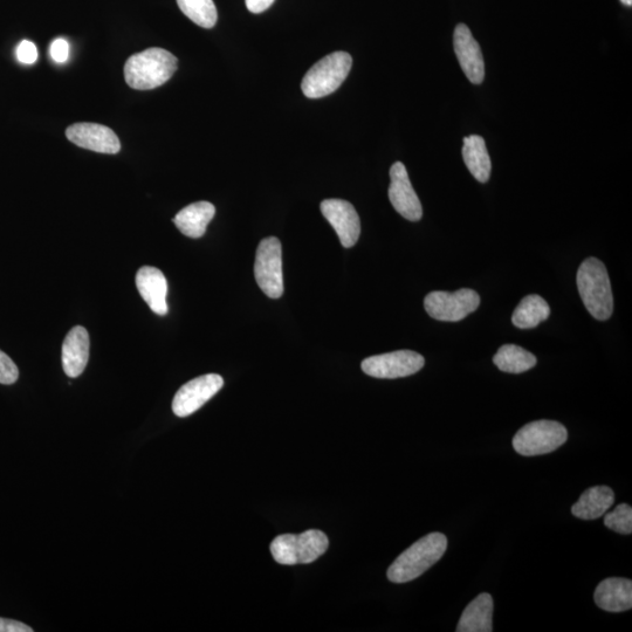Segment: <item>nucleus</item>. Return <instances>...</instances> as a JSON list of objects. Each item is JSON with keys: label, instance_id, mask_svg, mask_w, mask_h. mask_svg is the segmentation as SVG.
I'll return each mask as SVG.
<instances>
[{"label": "nucleus", "instance_id": "1", "mask_svg": "<svg viewBox=\"0 0 632 632\" xmlns=\"http://www.w3.org/2000/svg\"><path fill=\"white\" fill-rule=\"evenodd\" d=\"M448 539L442 533H430L404 551L388 569V579L394 583L414 581L443 558Z\"/></svg>", "mask_w": 632, "mask_h": 632}, {"label": "nucleus", "instance_id": "2", "mask_svg": "<svg viewBox=\"0 0 632 632\" xmlns=\"http://www.w3.org/2000/svg\"><path fill=\"white\" fill-rule=\"evenodd\" d=\"M177 58L163 48L134 54L125 65L127 84L137 91H150L170 80L177 71Z\"/></svg>", "mask_w": 632, "mask_h": 632}, {"label": "nucleus", "instance_id": "3", "mask_svg": "<svg viewBox=\"0 0 632 632\" xmlns=\"http://www.w3.org/2000/svg\"><path fill=\"white\" fill-rule=\"evenodd\" d=\"M576 283L590 315L600 321L610 319L614 298L606 265L596 258L586 259L577 271Z\"/></svg>", "mask_w": 632, "mask_h": 632}, {"label": "nucleus", "instance_id": "4", "mask_svg": "<svg viewBox=\"0 0 632 632\" xmlns=\"http://www.w3.org/2000/svg\"><path fill=\"white\" fill-rule=\"evenodd\" d=\"M353 59L346 52H334L321 59L301 82L302 93L309 99L324 98L338 89L352 70Z\"/></svg>", "mask_w": 632, "mask_h": 632}, {"label": "nucleus", "instance_id": "5", "mask_svg": "<svg viewBox=\"0 0 632 632\" xmlns=\"http://www.w3.org/2000/svg\"><path fill=\"white\" fill-rule=\"evenodd\" d=\"M329 540L324 532L309 530L301 534L279 535L271 544L273 559L280 565L312 563L327 552Z\"/></svg>", "mask_w": 632, "mask_h": 632}, {"label": "nucleus", "instance_id": "6", "mask_svg": "<svg viewBox=\"0 0 632 632\" xmlns=\"http://www.w3.org/2000/svg\"><path fill=\"white\" fill-rule=\"evenodd\" d=\"M567 439L568 431L561 423L542 419L521 428L513 438V448L521 456H541L558 450Z\"/></svg>", "mask_w": 632, "mask_h": 632}, {"label": "nucleus", "instance_id": "7", "mask_svg": "<svg viewBox=\"0 0 632 632\" xmlns=\"http://www.w3.org/2000/svg\"><path fill=\"white\" fill-rule=\"evenodd\" d=\"M254 278L267 297H283V250L278 238L269 237L261 240L254 263Z\"/></svg>", "mask_w": 632, "mask_h": 632}, {"label": "nucleus", "instance_id": "8", "mask_svg": "<svg viewBox=\"0 0 632 632\" xmlns=\"http://www.w3.org/2000/svg\"><path fill=\"white\" fill-rule=\"evenodd\" d=\"M480 305V297L470 288H462L457 292H431L424 299L425 311L432 319L446 322H457L476 312Z\"/></svg>", "mask_w": 632, "mask_h": 632}, {"label": "nucleus", "instance_id": "9", "mask_svg": "<svg viewBox=\"0 0 632 632\" xmlns=\"http://www.w3.org/2000/svg\"><path fill=\"white\" fill-rule=\"evenodd\" d=\"M425 360L421 354L412 350L370 356L361 364L363 373L375 379H401L414 375L424 367Z\"/></svg>", "mask_w": 632, "mask_h": 632}, {"label": "nucleus", "instance_id": "10", "mask_svg": "<svg viewBox=\"0 0 632 632\" xmlns=\"http://www.w3.org/2000/svg\"><path fill=\"white\" fill-rule=\"evenodd\" d=\"M223 387V377L218 374L199 376L197 379L185 383L174 397V414L182 418L194 414Z\"/></svg>", "mask_w": 632, "mask_h": 632}, {"label": "nucleus", "instance_id": "11", "mask_svg": "<svg viewBox=\"0 0 632 632\" xmlns=\"http://www.w3.org/2000/svg\"><path fill=\"white\" fill-rule=\"evenodd\" d=\"M389 199L394 209L410 222L421 221L423 208L416 194L407 168L402 162H396L390 169Z\"/></svg>", "mask_w": 632, "mask_h": 632}, {"label": "nucleus", "instance_id": "12", "mask_svg": "<svg viewBox=\"0 0 632 632\" xmlns=\"http://www.w3.org/2000/svg\"><path fill=\"white\" fill-rule=\"evenodd\" d=\"M320 209L338 233L342 246L350 249L356 245L361 235V222L354 206L343 199H326Z\"/></svg>", "mask_w": 632, "mask_h": 632}, {"label": "nucleus", "instance_id": "13", "mask_svg": "<svg viewBox=\"0 0 632 632\" xmlns=\"http://www.w3.org/2000/svg\"><path fill=\"white\" fill-rule=\"evenodd\" d=\"M67 139L75 146L101 154H118L121 143L111 128L96 123H75L66 130Z\"/></svg>", "mask_w": 632, "mask_h": 632}, {"label": "nucleus", "instance_id": "14", "mask_svg": "<svg viewBox=\"0 0 632 632\" xmlns=\"http://www.w3.org/2000/svg\"><path fill=\"white\" fill-rule=\"evenodd\" d=\"M453 47L466 78L472 84L480 85L485 79V63L478 41L464 24H459L453 34Z\"/></svg>", "mask_w": 632, "mask_h": 632}, {"label": "nucleus", "instance_id": "15", "mask_svg": "<svg viewBox=\"0 0 632 632\" xmlns=\"http://www.w3.org/2000/svg\"><path fill=\"white\" fill-rule=\"evenodd\" d=\"M136 286L151 311L160 316L168 314V283L161 270L151 266L141 267L136 274Z\"/></svg>", "mask_w": 632, "mask_h": 632}, {"label": "nucleus", "instance_id": "16", "mask_svg": "<svg viewBox=\"0 0 632 632\" xmlns=\"http://www.w3.org/2000/svg\"><path fill=\"white\" fill-rule=\"evenodd\" d=\"M596 606L609 613H622L632 607V582L622 577H610L597 586L594 595Z\"/></svg>", "mask_w": 632, "mask_h": 632}, {"label": "nucleus", "instance_id": "17", "mask_svg": "<svg viewBox=\"0 0 632 632\" xmlns=\"http://www.w3.org/2000/svg\"><path fill=\"white\" fill-rule=\"evenodd\" d=\"M89 359V335L86 328L77 326L67 334L63 345V367L68 377H79L85 372Z\"/></svg>", "mask_w": 632, "mask_h": 632}, {"label": "nucleus", "instance_id": "18", "mask_svg": "<svg viewBox=\"0 0 632 632\" xmlns=\"http://www.w3.org/2000/svg\"><path fill=\"white\" fill-rule=\"evenodd\" d=\"M216 208L209 202H197L184 208L174 218L177 229L189 238H201L214 219Z\"/></svg>", "mask_w": 632, "mask_h": 632}, {"label": "nucleus", "instance_id": "19", "mask_svg": "<svg viewBox=\"0 0 632 632\" xmlns=\"http://www.w3.org/2000/svg\"><path fill=\"white\" fill-rule=\"evenodd\" d=\"M493 608L492 596L487 593L480 594L465 608L457 632L493 631Z\"/></svg>", "mask_w": 632, "mask_h": 632}, {"label": "nucleus", "instance_id": "20", "mask_svg": "<svg viewBox=\"0 0 632 632\" xmlns=\"http://www.w3.org/2000/svg\"><path fill=\"white\" fill-rule=\"evenodd\" d=\"M615 503V493L608 486L590 487L583 492L579 501L572 507V513L582 520H595L602 517Z\"/></svg>", "mask_w": 632, "mask_h": 632}, {"label": "nucleus", "instance_id": "21", "mask_svg": "<svg viewBox=\"0 0 632 632\" xmlns=\"http://www.w3.org/2000/svg\"><path fill=\"white\" fill-rule=\"evenodd\" d=\"M463 158L467 169L480 183L489 182L491 176V158L482 136L471 135L463 140Z\"/></svg>", "mask_w": 632, "mask_h": 632}, {"label": "nucleus", "instance_id": "22", "mask_svg": "<svg viewBox=\"0 0 632 632\" xmlns=\"http://www.w3.org/2000/svg\"><path fill=\"white\" fill-rule=\"evenodd\" d=\"M551 315V307L540 295H527L522 299L512 316L515 327L520 329H531L538 327L541 322L546 321Z\"/></svg>", "mask_w": 632, "mask_h": 632}, {"label": "nucleus", "instance_id": "23", "mask_svg": "<svg viewBox=\"0 0 632 632\" xmlns=\"http://www.w3.org/2000/svg\"><path fill=\"white\" fill-rule=\"evenodd\" d=\"M493 362L501 372L521 374L537 366V357L517 345H505L494 355Z\"/></svg>", "mask_w": 632, "mask_h": 632}, {"label": "nucleus", "instance_id": "24", "mask_svg": "<svg viewBox=\"0 0 632 632\" xmlns=\"http://www.w3.org/2000/svg\"><path fill=\"white\" fill-rule=\"evenodd\" d=\"M178 8L191 22L212 29L217 23L218 13L214 0H177Z\"/></svg>", "mask_w": 632, "mask_h": 632}, {"label": "nucleus", "instance_id": "25", "mask_svg": "<svg viewBox=\"0 0 632 632\" xmlns=\"http://www.w3.org/2000/svg\"><path fill=\"white\" fill-rule=\"evenodd\" d=\"M604 525L616 533L629 535L632 532V508L628 504L618 505L613 512L604 514Z\"/></svg>", "mask_w": 632, "mask_h": 632}, {"label": "nucleus", "instance_id": "26", "mask_svg": "<svg viewBox=\"0 0 632 632\" xmlns=\"http://www.w3.org/2000/svg\"><path fill=\"white\" fill-rule=\"evenodd\" d=\"M19 377V370L16 363L10 359V356L6 355L0 350V384L16 383Z\"/></svg>", "mask_w": 632, "mask_h": 632}, {"label": "nucleus", "instance_id": "27", "mask_svg": "<svg viewBox=\"0 0 632 632\" xmlns=\"http://www.w3.org/2000/svg\"><path fill=\"white\" fill-rule=\"evenodd\" d=\"M17 59L19 63L25 65H32L36 63L38 59L37 46L29 40H23L17 47Z\"/></svg>", "mask_w": 632, "mask_h": 632}, {"label": "nucleus", "instance_id": "28", "mask_svg": "<svg viewBox=\"0 0 632 632\" xmlns=\"http://www.w3.org/2000/svg\"><path fill=\"white\" fill-rule=\"evenodd\" d=\"M50 56L57 64H64L70 58V44L65 39H56L50 47Z\"/></svg>", "mask_w": 632, "mask_h": 632}, {"label": "nucleus", "instance_id": "29", "mask_svg": "<svg viewBox=\"0 0 632 632\" xmlns=\"http://www.w3.org/2000/svg\"><path fill=\"white\" fill-rule=\"evenodd\" d=\"M33 629L22 622L0 618V632H32Z\"/></svg>", "mask_w": 632, "mask_h": 632}, {"label": "nucleus", "instance_id": "30", "mask_svg": "<svg viewBox=\"0 0 632 632\" xmlns=\"http://www.w3.org/2000/svg\"><path fill=\"white\" fill-rule=\"evenodd\" d=\"M276 0H245L246 8L252 13H263L270 9Z\"/></svg>", "mask_w": 632, "mask_h": 632}, {"label": "nucleus", "instance_id": "31", "mask_svg": "<svg viewBox=\"0 0 632 632\" xmlns=\"http://www.w3.org/2000/svg\"><path fill=\"white\" fill-rule=\"evenodd\" d=\"M621 2H622L624 5H627V6H631V5H632V0H621Z\"/></svg>", "mask_w": 632, "mask_h": 632}]
</instances>
